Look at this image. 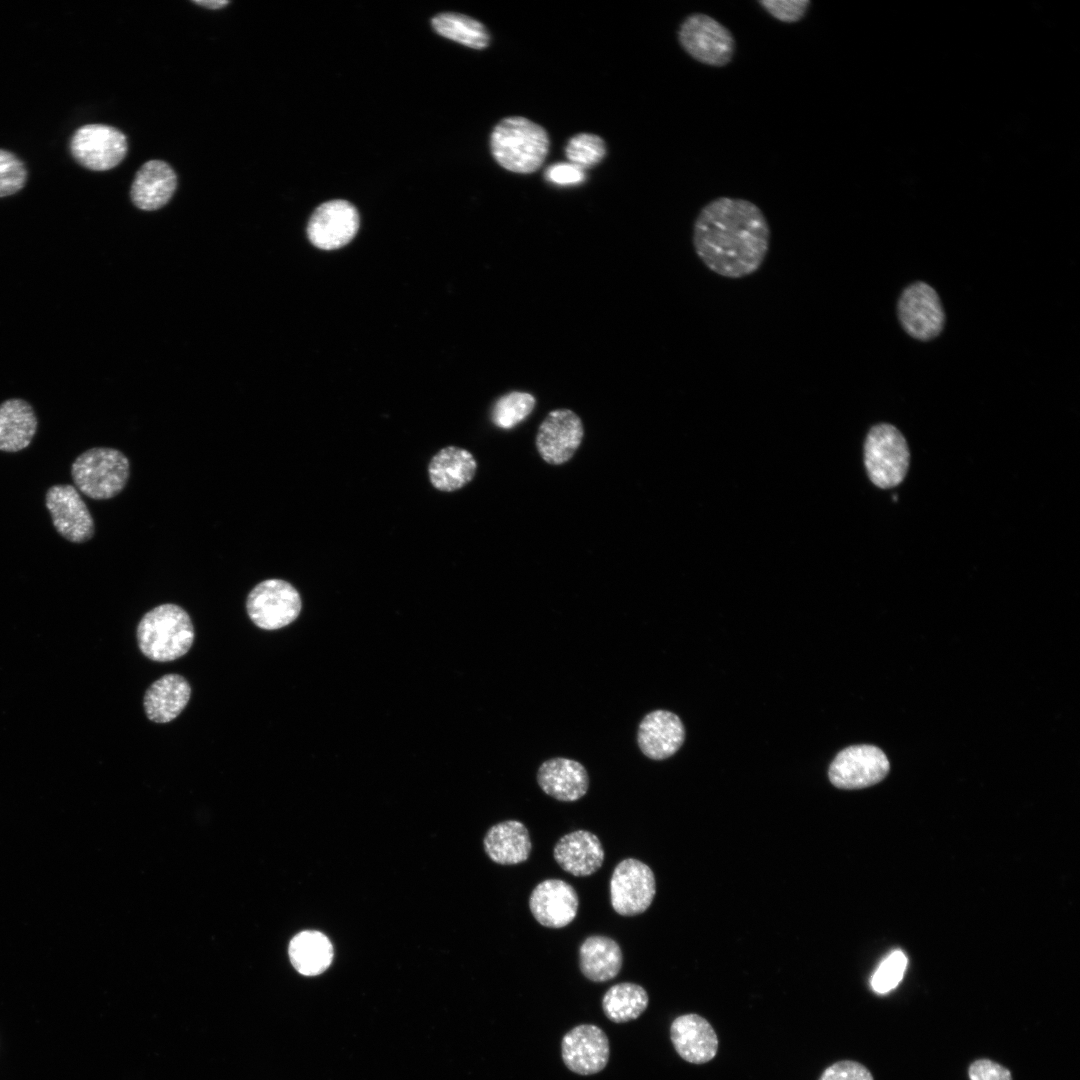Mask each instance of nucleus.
I'll return each mask as SVG.
<instances>
[{
	"mask_svg": "<svg viewBox=\"0 0 1080 1080\" xmlns=\"http://www.w3.org/2000/svg\"><path fill=\"white\" fill-rule=\"evenodd\" d=\"M692 242L707 269L725 278L740 279L754 274L765 261L770 227L755 203L719 197L698 213Z\"/></svg>",
	"mask_w": 1080,
	"mask_h": 1080,
	"instance_id": "obj_1",
	"label": "nucleus"
},
{
	"mask_svg": "<svg viewBox=\"0 0 1080 1080\" xmlns=\"http://www.w3.org/2000/svg\"><path fill=\"white\" fill-rule=\"evenodd\" d=\"M193 640L190 616L176 604L167 603L151 609L137 626L141 652L156 662H169L184 656Z\"/></svg>",
	"mask_w": 1080,
	"mask_h": 1080,
	"instance_id": "obj_2",
	"label": "nucleus"
},
{
	"mask_svg": "<svg viewBox=\"0 0 1080 1080\" xmlns=\"http://www.w3.org/2000/svg\"><path fill=\"white\" fill-rule=\"evenodd\" d=\"M491 152L503 168L515 173L539 169L549 150V138L543 127L523 117H508L493 129Z\"/></svg>",
	"mask_w": 1080,
	"mask_h": 1080,
	"instance_id": "obj_3",
	"label": "nucleus"
},
{
	"mask_svg": "<svg viewBox=\"0 0 1080 1080\" xmlns=\"http://www.w3.org/2000/svg\"><path fill=\"white\" fill-rule=\"evenodd\" d=\"M130 465L125 454L109 447H93L76 457L71 465L75 488L94 500L117 496L129 479Z\"/></svg>",
	"mask_w": 1080,
	"mask_h": 1080,
	"instance_id": "obj_4",
	"label": "nucleus"
},
{
	"mask_svg": "<svg viewBox=\"0 0 1080 1080\" xmlns=\"http://www.w3.org/2000/svg\"><path fill=\"white\" fill-rule=\"evenodd\" d=\"M909 449L901 432L891 424L873 426L864 445V462L871 482L879 488H892L905 478L909 467Z\"/></svg>",
	"mask_w": 1080,
	"mask_h": 1080,
	"instance_id": "obj_5",
	"label": "nucleus"
},
{
	"mask_svg": "<svg viewBox=\"0 0 1080 1080\" xmlns=\"http://www.w3.org/2000/svg\"><path fill=\"white\" fill-rule=\"evenodd\" d=\"M678 39L693 59L713 67L730 63L735 52V39L731 31L704 13L688 15L680 26Z\"/></svg>",
	"mask_w": 1080,
	"mask_h": 1080,
	"instance_id": "obj_6",
	"label": "nucleus"
},
{
	"mask_svg": "<svg viewBox=\"0 0 1080 1080\" xmlns=\"http://www.w3.org/2000/svg\"><path fill=\"white\" fill-rule=\"evenodd\" d=\"M298 591L282 579H267L248 594L246 610L251 621L264 630L280 629L292 623L301 611Z\"/></svg>",
	"mask_w": 1080,
	"mask_h": 1080,
	"instance_id": "obj_7",
	"label": "nucleus"
},
{
	"mask_svg": "<svg viewBox=\"0 0 1080 1080\" xmlns=\"http://www.w3.org/2000/svg\"><path fill=\"white\" fill-rule=\"evenodd\" d=\"M610 901L614 911L626 917L645 912L656 894L652 869L635 858H625L614 868L610 878Z\"/></svg>",
	"mask_w": 1080,
	"mask_h": 1080,
	"instance_id": "obj_8",
	"label": "nucleus"
},
{
	"mask_svg": "<svg viewBox=\"0 0 1080 1080\" xmlns=\"http://www.w3.org/2000/svg\"><path fill=\"white\" fill-rule=\"evenodd\" d=\"M75 161L93 171L116 167L126 156V136L117 128L105 124H86L79 127L69 143Z\"/></svg>",
	"mask_w": 1080,
	"mask_h": 1080,
	"instance_id": "obj_9",
	"label": "nucleus"
},
{
	"mask_svg": "<svg viewBox=\"0 0 1080 1080\" xmlns=\"http://www.w3.org/2000/svg\"><path fill=\"white\" fill-rule=\"evenodd\" d=\"M890 764L884 752L873 745H853L841 750L832 761L830 782L841 789H861L882 781Z\"/></svg>",
	"mask_w": 1080,
	"mask_h": 1080,
	"instance_id": "obj_10",
	"label": "nucleus"
},
{
	"mask_svg": "<svg viewBox=\"0 0 1080 1080\" xmlns=\"http://www.w3.org/2000/svg\"><path fill=\"white\" fill-rule=\"evenodd\" d=\"M898 316L909 335L924 341L938 336L945 323L937 292L924 282H915L904 289L898 301Z\"/></svg>",
	"mask_w": 1080,
	"mask_h": 1080,
	"instance_id": "obj_11",
	"label": "nucleus"
},
{
	"mask_svg": "<svg viewBox=\"0 0 1080 1080\" xmlns=\"http://www.w3.org/2000/svg\"><path fill=\"white\" fill-rule=\"evenodd\" d=\"M45 505L55 530L67 541L80 544L94 536V519L74 486L56 484L49 487Z\"/></svg>",
	"mask_w": 1080,
	"mask_h": 1080,
	"instance_id": "obj_12",
	"label": "nucleus"
},
{
	"mask_svg": "<svg viewBox=\"0 0 1080 1080\" xmlns=\"http://www.w3.org/2000/svg\"><path fill=\"white\" fill-rule=\"evenodd\" d=\"M583 437L584 427L580 417L570 409H555L540 424L535 444L545 462L561 465L573 457Z\"/></svg>",
	"mask_w": 1080,
	"mask_h": 1080,
	"instance_id": "obj_13",
	"label": "nucleus"
},
{
	"mask_svg": "<svg viewBox=\"0 0 1080 1080\" xmlns=\"http://www.w3.org/2000/svg\"><path fill=\"white\" fill-rule=\"evenodd\" d=\"M359 228V214L346 200H331L318 206L307 225L310 242L324 250L340 248L352 240Z\"/></svg>",
	"mask_w": 1080,
	"mask_h": 1080,
	"instance_id": "obj_14",
	"label": "nucleus"
},
{
	"mask_svg": "<svg viewBox=\"0 0 1080 1080\" xmlns=\"http://www.w3.org/2000/svg\"><path fill=\"white\" fill-rule=\"evenodd\" d=\"M609 1040L605 1032L593 1024H581L569 1030L561 1041L565 1066L579 1075L602 1071L609 1060Z\"/></svg>",
	"mask_w": 1080,
	"mask_h": 1080,
	"instance_id": "obj_15",
	"label": "nucleus"
},
{
	"mask_svg": "<svg viewBox=\"0 0 1080 1080\" xmlns=\"http://www.w3.org/2000/svg\"><path fill=\"white\" fill-rule=\"evenodd\" d=\"M528 905L539 924L559 929L566 927L576 918L579 898L571 884L562 879L549 878L534 887Z\"/></svg>",
	"mask_w": 1080,
	"mask_h": 1080,
	"instance_id": "obj_16",
	"label": "nucleus"
},
{
	"mask_svg": "<svg viewBox=\"0 0 1080 1080\" xmlns=\"http://www.w3.org/2000/svg\"><path fill=\"white\" fill-rule=\"evenodd\" d=\"M685 740V727L673 712L654 710L641 720L637 730L640 751L651 760H664L674 755Z\"/></svg>",
	"mask_w": 1080,
	"mask_h": 1080,
	"instance_id": "obj_17",
	"label": "nucleus"
},
{
	"mask_svg": "<svg viewBox=\"0 0 1080 1080\" xmlns=\"http://www.w3.org/2000/svg\"><path fill=\"white\" fill-rule=\"evenodd\" d=\"M671 1042L677 1054L692 1064H704L718 1051V1037L712 1025L694 1013L676 1017L670 1026Z\"/></svg>",
	"mask_w": 1080,
	"mask_h": 1080,
	"instance_id": "obj_18",
	"label": "nucleus"
},
{
	"mask_svg": "<svg viewBox=\"0 0 1080 1080\" xmlns=\"http://www.w3.org/2000/svg\"><path fill=\"white\" fill-rule=\"evenodd\" d=\"M553 858L569 874L586 877L601 868L605 852L597 835L579 829L563 835L556 842Z\"/></svg>",
	"mask_w": 1080,
	"mask_h": 1080,
	"instance_id": "obj_19",
	"label": "nucleus"
},
{
	"mask_svg": "<svg viewBox=\"0 0 1080 1080\" xmlns=\"http://www.w3.org/2000/svg\"><path fill=\"white\" fill-rule=\"evenodd\" d=\"M536 780L541 790L562 802H574L586 795L589 775L578 761L555 757L544 761L538 768Z\"/></svg>",
	"mask_w": 1080,
	"mask_h": 1080,
	"instance_id": "obj_20",
	"label": "nucleus"
},
{
	"mask_svg": "<svg viewBox=\"0 0 1080 1080\" xmlns=\"http://www.w3.org/2000/svg\"><path fill=\"white\" fill-rule=\"evenodd\" d=\"M177 187L174 170L162 160H150L137 171L130 196L136 207L152 211L163 207Z\"/></svg>",
	"mask_w": 1080,
	"mask_h": 1080,
	"instance_id": "obj_21",
	"label": "nucleus"
},
{
	"mask_svg": "<svg viewBox=\"0 0 1080 1080\" xmlns=\"http://www.w3.org/2000/svg\"><path fill=\"white\" fill-rule=\"evenodd\" d=\"M483 845L488 857L500 865L523 863L532 851L529 831L518 820H506L490 827Z\"/></svg>",
	"mask_w": 1080,
	"mask_h": 1080,
	"instance_id": "obj_22",
	"label": "nucleus"
},
{
	"mask_svg": "<svg viewBox=\"0 0 1080 1080\" xmlns=\"http://www.w3.org/2000/svg\"><path fill=\"white\" fill-rule=\"evenodd\" d=\"M191 696V686L179 674H166L157 679L144 695V709L149 720L167 723L175 719L186 707Z\"/></svg>",
	"mask_w": 1080,
	"mask_h": 1080,
	"instance_id": "obj_23",
	"label": "nucleus"
},
{
	"mask_svg": "<svg viewBox=\"0 0 1080 1080\" xmlns=\"http://www.w3.org/2000/svg\"><path fill=\"white\" fill-rule=\"evenodd\" d=\"M38 427L33 407L20 398L0 404V451L15 453L27 448Z\"/></svg>",
	"mask_w": 1080,
	"mask_h": 1080,
	"instance_id": "obj_24",
	"label": "nucleus"
},
{
	"mask_svg": "<svg viewBox=\"0 0 1080 1080\" xmlns=\"http://www.w3.org/2000/svg\"><path fill=\"white\" fill-rule=\"evenodd\" d=\"M622 965L621 947L608 936H588L579 947V967L590 981H609L618 975Z\"/></svg>",
	"mask_w": 1080,
	"mask_h": 1080,
	"instance_id": "obj_25",
	"label": "nucleus"
},
{
	"mask_svg": "<svg viewBox=\"0 0 1080 1080\" xmlns=\"http://www.w3.org/2000/svg\"><path fill=\"white\" fill-rule=\"evenodd\" d=\"M476 469L477 463L473 455L455 446L440 450L428 466L432 485L445 492H452L467 485L473 479Z\"/></svg>",
	"mask_w": 1080,
	"mask_h": 1080,
	"instance_id": "obj_26",
	"label": "nucleus"
},
{
	"mask_svg": "<svg viewBox=\"0 0 1080 1080\" xmlns=\"http://www.w3.org/2000/svg\"><path fill=\"white\" fill-rule=\"evenodd\" d=\"M289 958L295 970L304 976H317L330 966L333 947L319 931L306 930L295 935L289 944Z\"/></svg>",
	"mask_w": 1080,
	"mask_h": 1080,
	"instance_id": "obj_27",
	"label": "nucleus"
},
{
	"mask_svg": "<svg viewBox=\"0 0 1080 1080\" xmlns=\"http://www.w3.org/2000/svg\"><path fill=\"white\" fill-rule=\"evenodd\" d=\"M649 997L639 984L622 982L611 986L602 997L605 1016L614 1023L637 1019L647 1008Z\"/></svg>",
	"mask_w": 1080,
	"mask_h": 1080,
	"instance_id": "obj_28",
	"label": "nucleus"
},
{
	"mask_svg": "<svg viewBox=\"0 0 1080 1080\" xmlns=\"http://www.w3.org/2000/svg\"><path fill=\"white\" fill-rule=\"evenodd\" d=\"M433 29L441 36L474 49L489 44V34L479 21L454 12L440 13L431 20Z\"/></svg>",
	"mask_w": 1080,
	"mask_h": 1080,
	"instance_id": "obj_29",
	"label": "nucleus"
},
{
	"mask_svg": "<svg viewBox=\"0 0 1080 1080\" xmlns=\"http://www.w3.org/2000/svg\"><path fill=\"white\" fill-rule=\"evenodd\" d=\"M535 397L522 391H512L497 399L492 409L493 423L502 429H511L524 421L534 410Z\"/></svg>",
	"mask_w": 1080,
	"mask_h": 1080,
	"instance_id": "obj_30",
	"label": "nucleus"
},
{
	"mask_svg": "<svg viewBox=\"0 0 1080 1080\" xmlns=\"http://www.w3.org/2000/svg\"><path fill=\"white\" fill-rule=\"evenodd\" d=\"M565 152L569 162L585 169L598 164L603 159L606 146L599 136L581 133L569 140Z\"/></svg>",
	"mask_w": 1080,
	"mask_h": 1080,
	"instance_id": "obj_31",
	"label": "nucleus"
},
{
	"mask_svg": "<svg viewBox=\"0 0 1080 1080\" xmlns=\"http://www.w3.org/2000/svg\"><path fill=\"white\" fill-rule=\"evenodd\" d=\"M908 964L905 953L894 950L879 964L871 977V987L878 994L887 993L898 986Z\"/></svg>",
	"mask_w": 1080,
	"mask_h": 1080,
	"instance_id": "obj_32",
	"label": "nucleus"
},
{
	"mask_svg": "<svg viewBox=\"0 0 1080 1080\" xmlns=\"http://www.w3.org/2000/svg\"><path fill=\"white\" fill-rule=\"evenodd\" d=\"M28 172L24 162L11 151L0 148V198L24 188Z\"/></svg>",
	"mask_w": 1080,
	"mask_h": 1080,
	"instance_id": "obj_33",
	"label": "nucleus"
},
{
	"mask_svg": "<svg viewBox=\"0 0 1080 1080\" xmlns=\"http://www.w3.org/2000/svg\"><path fill=\"white\" fill-rule=\"evenodd\" d=\"M759 4L775 19L794 23L800 21L810 5L809 0H761Z\"/></svg>",
	"mask_w": 1080,
	"mask_h": 1080,
	"instance_id": "obj_34",
	"label": "nucleus"
},
{
	"mask_svg": "<svg viewBox=\"0 0 1080 1080\" xmlns=\"http://www.w3.org/2000/svg\"><path fill=\"white\" fill-rule=\"evenodd\" d=\"M818 1080H874L871 1071L854 1060H841L828 1066Z\"/></svg>",
	"mask_w": 1080,
	"mask_h": 1080,
	"instance_id": "obj_35",
	"label": "nucleus"
},
{
	"mask_svg": "<svg viewBox=\"0 0 1080 1080\" xmlns=\"http://www.w3.org/2000/svg\"><path fill=\"white\" fill-rule=\"evenodd\" d=\"M968 1076L970 1080H1013L1008 1068L988 1058L974 1060L968 1067Z\"/></svg>",
	"mask_w": 1080,
	"mask_h": 1080,
	"instance_id": "obj_36",
	"label": "nucleus"
},
{
	"mask_svg": "<svg viewBox=\"0 0 1080 1080\" xmlns=\"http://www.w3.org/2000/svg\"><path fill=\"white\" fill-rule=\"evenodd\" d=\"M545 178L560 186L577 185L585 180V172L571 162H559L547 168Z\"/></svg>",
	"mask_w": 1080,
	"mask_h": 1080,
	"instance_id": "obj_37",
	"label": "nucleus"
},
{
	"mask_svg": "<svg viewBox=\"0 0 1080 1080\" xmlns=\"http://www.w3.org/2000/svg\"><path fill=\"white\" fill-rule=\"evenodd\" d=\"M194 3L197 4V5H200V6L204 7V8L220 9V8L226 6L227 4H229V1H223V0H199V1H194Z\"/></svg>",
	"mask_w": 1080,
	"mask_h": 1080,
	"instance_id": "obj_38",
	"label": "nucleus"
}]
</instances>
